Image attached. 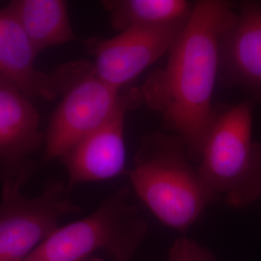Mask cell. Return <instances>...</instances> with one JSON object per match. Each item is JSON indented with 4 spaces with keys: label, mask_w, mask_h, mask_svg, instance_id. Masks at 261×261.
<instances>
[{
    "label": "cell",
    "mask_w": 261,
    "mask_h": 261,
    "mask_svg": "<svg viewBox=\"0 0 261 261\" xmlns=\"http://www.w3.org/2000/svg\"><path fill=\"white\" fill-rule=\"evenodd\" d=\"M235 12L226 1L195 3L166 65L151 73L140 89L141 100L182 140L190 158L198 159L214 119L220 43Z\"/></svg>",
    "instance_id": "6da1fadb"
},
{
    "label": "cell",
    "mask_w": 261,
    "mask_h": 261,
    "mask_svg": "<svg viewBox=\"0 0 261 261\" xmlns=\"http://www.w3.org/2000/svg\"><path fill=\"white\" fill-rule=\"evenodd\" d=\"M184 142L175 134L145 136L129 172L135 194L162 224L178 231L191 227L214 202Z\"/></svg>",
    "instance_id": "7a4b0ae2"
},
{
    "label": "cell",
    "mask_w": 261,
    "mask_h": 261,
    "mask_svg": "<svg viewBox=\"0 0 261 261\" xmlns=\"http://www.w3.org/2000/svg\"><path fill=\"white\" fill-rule=\"evenodd\" d=\"M253 102L216 108L197 168L215 200L245 208L261 197V142L252 137Z\"/></svg>",
    "instance_id": "3957f363"
},
{
    "label": "cell",
    "mask_w": 261,
    "mask_h": 261,
    "mask_svg": "<svg viewBox=\"0 0 261 261\" xmlns=\"http://www.w3.org/2000/svg\"><path fill=\"white\" fill-rule=\"evenodd\" d=\"M147 225L124 189L91 214L58 227L23 261H87L99 252L113 261H128Z\"/></svg>",
    "instance_id": "277c9868"
},
{
    "label": "cell",
    "mask_w": 261,
    "mask_h": 261,
    "mask_svg": "<svg viewBox=\"0 0 261 261\" xmlns=\"http://www.w3.org/2000/svg\"><path fill=\"white\" fill-rule=\"evenodd\" d=\"M61 102L45 135L46 161L60 159L76 143L107 121L119 107L124 93L103 83L90 61L80 60L57 69Z\"/></svg>",
    "instance_id": "5b68a950"
},
{
    "label": "cell",
    "mask_w": 261,
    "mask_h": 261,
    "mask_svg": "<svg viewBox=\"0 0 261 261\" xmlns=\"http://www.w3.org/2000/svg\"><path fill=\"white\" fill-rule=\"evenodd\" d=\"M0 202V261H23L59 226L60 219L77 210L62 182L48 183L35 197L23 196V163L9 165Z\"/></svg>",
    "instance_id": "8992f818"
},
{
    "label": "cell",
    "mask_w": 261,
    "mask_h": 261,
    "mask_svg": "<svg viewBox=\"0 0 261 261\" xmlns=\"http://www.w3.org/2000/svg\"><path fill=\"white\" fill-rule=\"evenodd\" d=\"M187 19L166 25L129 28L109 39H91L87 47L93 56L95 74L114 89L123 91L149 66L168 55Z\"/></svg>",
    "instance_id": "52a82bcc"
},
{
    "label": "cell",
    "mask_w": 261,
    "mask_h": 261,
    "mask_svg": "<svg viewBox=\"0 0 261 261\" xmlns=\"http://www.w3.org/2000/svg\"><path fill=\"white\" fill-rule=\"evenodd\" d=\"M140 100V90L124 93L112 116L60 158L67 170L68 186L109 180L125 171L126 115Z\"/></svg>",
    "instance_id": "ba28073f"
},
{
    "label": "cell",
    "mask_w": 261,
    "mask_h": 261,
    "mask_svg": "<svg viewBox=\"0 0 261 261\" xmlns=\"http://www.w3.org/2000/svg\"><path fill=\"white\" fill-rule=\"evenodd\" d=\"M220 76L261 102V4L243 3L220 43Z\"/></svg>",
    "instance_id": "9c48e42d"
},
{
    "label": "cell",
    "mask_w": 261,
    "mask_h": 261,
    "mask_svg": "<svg viewBox=\"0 0 261 261\" xmlns=\"http://www.w3.org/2000/svg\"><path fill=\"white\" fill-rule=\"evenodd\" d=\"M38 54L18 19L7 8L0 9V75L28 97L51 101L59 95L57 83L36 68Z\"/></svg>",
    "instance_id": "30bf717a"
},
{
    "label": "cell",
    "mask_w": 261,
    "mask_h": 261,
    "mask_svg": "<svg viewBox=\"0 0 261 261\" xmlns=\"http://www.w3.org/2000/svg\"><path fill=\"white\" fill-rule=\"evenodd\" d=\"M44 139L36 108L0 75V162L6 166L22 163Z\"/></svg>",
    "instance_id": "8fae6325"
},
{
    "label": "cell",
    "mask_w": 261,
    "mask_h": 261,
    "mask_svg": "<svg viewBox=\"0 0 261 261\" xmlns=\"http://www.w3.org/2000/svg\"><path fill=\"white\" fill-rule=\"evenodd\" d=\"M6 8L18 19L38 53L75 39L63 0H13Z\"/></svg>",
    "instance_id": "7c38bea8"
},
{
    "label": "cell",
    "mask_w": 261,
    "mask_h": 261,
    "mask_svg": "<svg viewBox=\"0 0 261 261\" xmlns=\"http://www.w3.org/2000/svg\"><path fill=\"white\" fill-rule=\"evenodd\" d=\"M103 6L118 32L186 20L194 4L185 0H107Z\"/></svg>",
    "instance_id": "4fadbf2b"
},
{
    "label": "cell",
    "mask_w": 261,
    "mask_h": 261,
    "mask_svg": "<svg viewBox=\"0 0 261 261\" xmlns=\"http://www.w3.org/2000/svg\"><path fill=\"white\" fill-rule=\"evenodd\" d=\"M170 261H214L210 252L189 239H179L170 251Z\"/></svg>",
    "instance_id": "5bb4252c"
},
{
    "label": "cell",
    "mask_w": 261,
    "mask_h": 261,
    "mask_svg": "<svg viewBox=\"0 0 261 261\" xmlns=\"http://www.w3.org/2000/svg\"><path fill=\"white\" fill-rule=\"evenodd\" d=\"M87 261H105L103 260L102 257H100V256H96V257H93V258H91V259H89V260Z\"/></svg>",
    "instance_id": "9a60e30c"
}]
</instances>
